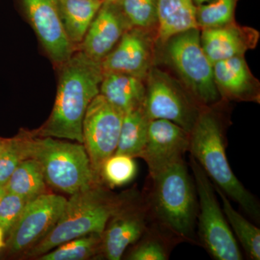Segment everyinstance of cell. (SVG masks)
I'll return each instance as SVG.
<instances>
[{
  "instance_id": "28",
  "label": "cell",
  "mask_w": 260,
  "mask_h": 260,
  "mask_svg": "<svg viewBox=\"0 0 260 260\" xmlns=\"http://www.w3.org/2000/svg\"><path fill=\"white\" fill-rule=\"evenodd\" d=\"M130 26L147 30L157 27L156 0H117Z\"/></svg>"
},
{
  "instance_id": "13",
  "label": "cell",
  "mask_w": 260,
  "mask_h": 260,
  "mask_svg": "<svg viewBox=\"0 0 260 260\" xmlns=\"http://www.w3.org/2000/svg\"><path fill=\"white\" fill-rule=\"evenodd\" d=\"M147 29L131 27L102 61L103 73H124L145 80L153 68L154 44ZM157 41V40H156Z\"/></svg>"
},
{
  "instance_id": "11",
  "label": "cell",
  "mask_w": 260,
  "mask_h": 260,
  "mask_svg": "<svg viewBox=\"0 0 260 260\" xmlns=\"http://www.w3.org/2000/svg\"><path fill=\"white\" fill-rule=\"evenodd\" d=\"M67 203L61 195L44 193L30 200L8 234L6 246L10 254L27 251L50 232Z\"/></svg>"
},
{
  "instance_id": "2",
  "label": "cell",
  "mask_w": 260,
  "mask_h": 260,
  "mask_svg": "<svg viewBox=\"0 0 260 260\" xmlns=\"http://www.w3.org/2000/svg\"><path fill=\"white\" fill-rule=\"evenodd\" d=\"M150 189L145 198L150 223L179 243L199 244L196 232L198 194L184 160L150 176Z\"/></svg>"
},
{
  "instance_id": "12",
  "label": "cell",
  "mask_w": 260,
  "mask_h": 260,
  "mask_svg": "<svg viewBox=\"0 0 260 260\" xmlns=\"http://www.w3.org/2000/svg\"><path fill=\"white\" fill-rule=\"evenodd\" d=\"M28 20L51 60L61 66L78 51L61 20L59 0H21Z\"/></svg>"
},
{
  "instance_id": "8",
  "label": "cell",
  "mask_w": 260,
  "mask_h": 260,
  "mask_svg": "<svg viewBox=\"0 0 260 260\" xmlns=\"http://www.w3.org/2000/svg\"><path fill=\"white\" fill-rule=\"evenodd\" d=\"M143 109L149 120L167 119L191 133L203 107L161 70L147 76Z\"/></svg>"
},
{
  "instance_id": "19",
  "label": "cell",
  "mask_w": 260,
  "mask_h": 260,
  "mask_svg": "<svg viewBox=\"0 0 260 260\" xmlns=\"http://www.w3.org/2000/svg\"><path fill=\"white\" fill-rule=\"evenodd\" d=\"M145 90V80L124 73L104 74L100 85V94L124 113L143 105Z\"/></svg>"
},
{
  "instance_id": "31",
  "label": "cell",
  "mask_w": 260,
  "mask_h": 260,
  "mask_svg": "<svg viewBox=\"0 0 260 260\" xmlns=\"http://www.w3.org/2000/svg\"><path fill=\"white\" fill-rule=\"evenodd\" d=\"M5 234L3 229L0 227V249L5 246L4 238Z\"/></svg>"
},
{
  "instance_id": "17",
  "label": "cell",
  "mask_w": 260,
  "mask_h": 260,
  "mask_svg": "<svg viewBox=\"0 0 260 260\" xmlns=\"http://www.w3.org/2000/svg\"><path fill=\"white\" fill-rule=\"evenodd\" d=\"M215 85L221 98L237 102H259V83L251 73L244 56L213 64Z\"/></svg>"
},
{
  "instance_id": "9",
  "label": "cell",
  "mask_w": 260,
  "mask_h": 260,
  "mask_svg": "<svg viewBox=\"0 0 260 260\" xmlns=\"http://www.w3.org/2000/svg\"><path fill=\"white\" fill-rule=\"evenodd\" d=\"M124 113L108 102L102 94L88 106L83 123V143L99 182L104 161L115 153Z\"/></svg>"
},
{
  "instance_id": "35",
  "label": "cell",
  "mask_w": 260,
  "mask_h": 260,
  "mask_svg": "<svg viewBox=\"0 0 260 260\" xmlns=\"http://www.w3.org/2000/svg\"><path fill=\"white\" fill-rule=\"evenodd\" d=\"M104 2H116L117 0H103Z\"/></svg>"
},
{
  "instance_id": "3",
  "label": "cell",
  "mask_w": 260,
  "mask_h": 260,
  "mask_svg": "<svg viewBox=\"0 0 260 260\" xmlns=\"http://www.w3.org/2000/svg\"><path fill=\"white\" fill-rule=\"evenodd\" d=\"M133 192L115 194L100 184L72 194L54 226L25 251V256L39 257L63 243L88 234L102 235L109 219Z\"/></svg>"
},
{
  "instance_id": "27",
  "label": "cell",
  "mask_w": 260,
  "mask_h": 260,
  "mask_svg": "<svg viewBox=\"0 0 260 260\" xmlns=\"http://www.w3.org/2000/svg\"><path fill=\"white\" fill-rule=\"evenodd\" d=\"M138 166L135 158L126 155L113 154L103 164L101 181L109 187L126 185L136 177Z\"/></svg>"
},
{
  "instance_id": "15",
  "label": "cell",
  "mask_w": 260,
  "mask_h": 260,
  "mask_svg": "<svg viewBox=\"0 0 260 260\" xmlns=\"http://www.w3.org/2000/svg\"><path fill=\"white\" fill-rule=\"evenodd\" d=\"M129 28L117 2H104L78 50L101 62Z\"/></svg>"
},
{
  "instance_id": "24",
  "label": "cell",
  "mask_w": 260,
  "mask_h": 260,
  "mask_svg": "<svg viewBox=\"0 0 260 260\" xmlns=\"http://www.w3.org/2000/svg\"><path fill=\"white\" fill-rule=\"evenodd\" d=\"M177 240L150 223L141 237L132 245L126 255L129 260H167L169 259Z\"/></svg>"
},
{
  "instance_id": "30",
  "label": "cell",
  "mask_w": 260,
  "mask_h": 260,
  "mask_svg": "<svg viewBox=\"0 0 260 260\" xmlns=\"http://www.w3.org/2000/svg\"><path fill=\"white\" fill-rule=\"evenodd\" d=\"M28 202L14 193L5 191L0 200V227L5 235L18 221Z\"/></svg>"
},
{
  "instance_id": "10",
  "label": "cell",
  "mask_w": 260,
  "mask_h": 260,
  "mask_svg": "<svg viewBox=\"0 0 260 260\" xmlns=\"http://www.w3.org/2000/svg\"><path fill=\"white\" fill-rule=\"evenodd\" d=\"M150 224L145 196L134 191L109 219L102 234L100 256L119 260L130 246L143 236Z\"/></svg>"
},
{
  "instance_id": "4",
  "label": "cell",
  "mask_w": 260,
  "mask_h": 260,
  "mask_svg": "<svg viewBox=\"0 0 260 260\" xmlns=\"http://www.w3.org/2000/svg\"><path fill=\"white\" fill-rule=\"evenodd\" d=\"M223 125L211 107L203 108L190 133L189 152L206 175L254 221L259 222L257 200L237 179L225 153Z\"/></svg>"
},
{
  "instance_id": "23",
  "label": "cell",
  "mask_w": 260,
  "mask_h": 260,
  "mask_svg": "<svg viewBox=\"0 0 260 260\" xmlns=\"http://www.w3.org/2000/svg\"><path fill=\"white\" fill-rule=\"evenodd\" d=\"M5 188L7 191L19 195L28 203L45 193V178L39 162L32 158L24 159Z\"/></svg>"
},
{
  "instance_id": "6",
  "label": "cell",
  "mask_w": 260,
  "mask_h": 260,
  "mask_svg": "<svg viewBox=\"0 0 260 260\" xmlns=\"http://www.w3.org/2000/svg\"><path fill=\"white\" fill-rule=\"evenodd\" d=\"M164 44L168 61L188 93L201 107L216 105L222 98L214 80L213 64L202 47L200 29L181 32Z\"/></svg>"
},
{
  "instance_id": "22",
  "label": "cell",
  "mask_w": 260,
  "mask_h": 260,
  "mask_svg": "<svg viewBox=\"0 0 260 260\" xmlns=\"http://www.w3.org/2000/svg\"><path fill=\"white\" fill-rule=\"evenodd\" d=\"M222 201V209L233 234L242 245L246 256L251 260L260 259V230L233 208L229 198L214 186Z\"/></svg>"
},
{
  "instance_id": "14",
  "label": "cell",
  "mask_w": 260,
  "mask_h": 260,
  "mask_svg": "<svg viewBox=\"0 0 260 260\" xmlns=\"http://www.w3.org/2000/svg\"><path fill=\"white\" fill-rule=\"evenodd\" d=\"M190 133L167 119L149 121L146 143L140 158L148 166L152 176L184 160L189 151Z\"/></svg>"
},
{
  "instance_id": "1",
  "label": "cell",
  "mask_w": 260,
  "mask_h": 260,
  "mask_svg": "<svg viewBox=\"0 0 260 260\" xmlns=\"http://www.w3.org/2000/svg\"><path fill=\"white\" fill-rule=\"evenodd\" d=\"M59 83L52 112L32 136L51 137L83 143L84 116L100 93L104 73L101 62L78 50L59 66Z\"/></svg>"
},
{
  "instance_id": "33",
  "label": "cell",
  "mask_w": 260,
  "mask_h": 260,
  "mask_svg": "<svg viewBox=\"0 0 260 260\" xmlns=\"http://www.w3.org/2000/svg\"><path fill=\"white\" fill-rule=\"evenodd\" d=\"M5 191H6V190H5V188L0 186V200H1L2 197L3 196V194H5Z\"/></svg>"
},
{
  "instance_id": "25",
  "label": "cell",
  "mask_w": 260,
  "mask_h": 260,
  "mask_svg": "<svg viewBox=\"0 0 260 260\" xmlns=\"http://www.w3.org/2000/svg\"><path fill=\"white\" fill-rule=\"evenodd\" d=\"M102 235L92 234L72 239L39 256L42 260H84L100 256Z\"/></svg>"
},
{
  "instance_id": "16",
  "label": "cell",
  "mask_w": 260,
  "mask_h": 260,
  "mask_svg": "<svg viewBox=\"0 0 260 260\" xmlns=\"http://www.w3.org/2000/svg\"><path fill=\"white\" fill-rule=\"evenodd\" d=\"M200 41L205 54L212 64L238 56H244L246 51L254 49L259 34L250 27L236 23L222 26L203 29Z\"/></svg>"
},
{
  "instance_id": "26",
  "label": "cell",
  "mask_w": 260,
  "mask_h": 260,
  "mask_svg": "<svg viewBox=\"0 0 260 260\" xmlns=\"http://www.w3.org/2000/svg\"><path fill=\"white\" fill-rule=\"evenodd\" d=\"M239 0H211L198 5L196 20L198 28H215L235 21V10Z\"/></svg>"
},
{
  "instance_id": "34",
  "label": "cell",
  "mask_w": 260,
  "mask_h": 260,
  "mask_svg": "<svg viewBox=\"0 0 260 260\" xmlns=\"http://www.w3.org/2000/svg\"><path fill=\"white\" fill-rule=\"evenodd\" d=\"M5 140L4 139H1V138H0V152H1L2 149L3 148V145H4Z\"/></svg>"
},
{
  "instance_id": "21",
  "label": "cell",
  "mask_w": 260,
  "mask_h": 260,
  "mask_svg": "<svg viewBox=\"0 0 260 260\" xmlns=\"http://www.w3.org/2000/svg\"><path fill=\"white\" fill-rule=\"evenodd\" d=\"M149 121L143 105L124 113L114 153L140 158L146 143Z\"/></svg>"
},
{
  "instance_id": "7",
  "label": "cell",
  "mask_w": 260,
  "mask_h": 260,
  "mask_svg": "<svg viewBox=\"0 0 260 260\" xmlns=\"http://www.w3.org/2000/svg\"><path fill=\"white\" fill-rule=\"evenodd\" d=\"M198 200V237L200 245L216 260H242L243 254L237 239L219 204L212 181L200 164L189 157Z\"/></svg>"
},
{
  "instance_id": "18",
  "label": "cell",
  "mask_w": 260,
  "mask_h": 260,
  "mask_svg": "<svg viewBox=\"0 0 260 260\" xmlns=\"http://www.w3.org/2000/svg\"><path fill=\"white\" fill-rule=\"evenodd\" d=\"M157 42L164 44L174 36L198 28L193 0H156Z\"/></svg>"
},
{
  "instance_id": "20",
  "label": "cell",
  "mask_w": 260,
  "mask_h": 260,
  "mask_svg": "<svg viewBox=\"0 0 260 260\" xmlns=\"http://www.w3.org/2000/svg\"><path fill=\"white\" fill-rule=\"evenodd\" d=\"M103 3V0H59L65 32L78 50Z\"/></svg>"
},
{
  "instance_id": "29",
  "label": "cell",
  "mask_w": 260,
  "mask_h": 260,
  "mask_svg": "<svg viewBox=\"0 0 260 260\" xmlns=\"http://www.w3.org/2000/svg\"><path fill=\"white\" fill-rule=\"evenodd\" d=\"M26 159L23 151L22 135L5 140L0 152V186L5 187L19 164Z\"/></svg>"
},
{
  "instance_id": "32",
  "label": "cell",
  "mask_w": 260,
  "mask_h": 260,
  "mask_svg": "<svg viewBox=\"0 0 260 260\" xmlns=\"http://www.w3.org/2000/svg\"><path fill=\"white\" fill-rule=\"evenodd\" d=\"M211 1V0H193L194 3L196 6L198 5L204 4V3H208V2Z\"/></svg>"
},
{
  "instance_id": "5",
  "label": "cell",
  "mask_w": 260,
  "mask_h": 260,
  "mask_svg": "<svg viewBox=\"0 0 260 260\" xmlns=\"http://www.w3.org/2000/svg\"><path fill=\"white\" fill-rule=\"evenodd\" d=\"M22 138L25 158L39 162L46 182L52 187L72 195L101 184L82 143L34 137L30 133H24Z\"/></svg>"
}]
</instances>
